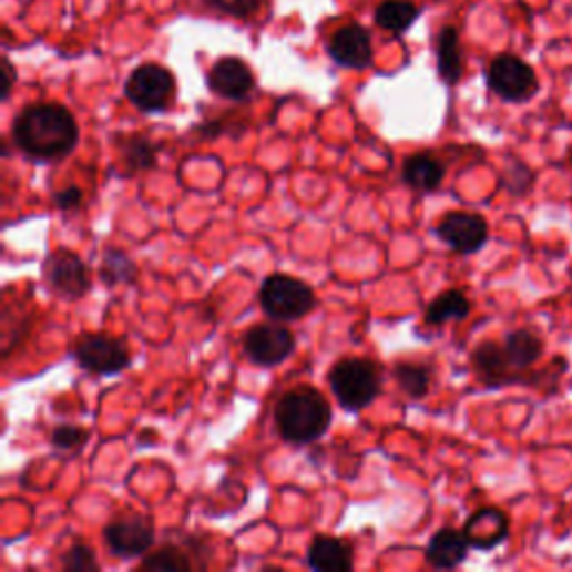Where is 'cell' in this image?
Masks as SVG:
<instances>
[{"label":"cell","mask_w":572,"mask_h":572,"mask_svg":"<svg viewBox=\"0 0 572 572\" xmlns=\"http://www.w3.org/2000/svg\"><path fill=\"white\" fill-rule=\"evenodd\" d=\"M105 543L116 556H139L146 554L155 543V528L149 517L130 514L112 521L105 532Z\"/></svg>","instance_id":"9"},{"label":"cell","mask_w":572,"mask_h":572,"mask_svg":"<svg viewBox=\"0 0 572 572\" xmlns=\"http://www.w3.org/2000/svg\"><path fill=\"white\" fill-rule=\"evenodd\" d=\"M472 362L481 380H486L490 387H501L514 380L512 376L517 374V369L510 365L503 345H497V343L479 345L472 354Z\"/></svg>","instance_id":"16"},{"label":"cell","mask_w":572,"mask_h":572,"mask_svg":"<svg viewBox=\"0 0 572 572\" xmlns=\"http://www.w3.org/2000/svg\"><path fill=\"white\" fill-rule=\"evenodd\" d=\"M17 146L37 162H59L79 143V125L70 110L57 103L25 108L14 121Z\"/></svg>","instance_id":"1"},{"label":"cell","mask_w":572,"mask_h":572,"mask_svg":"<svg viewBox=\"0 0 572 572\" xmlns=\"http://www.w3.org/2000/svg\"><path fill=\"white\" fill-rule=\"evenodd\" d=\"M63 568L70 572H90V570H99V563L92 548L79 543L70 548L68 554L63 556Z\"/></svg>","instance_id":"27"},{"label":"cell","mask_w":572,"mask_h":572,"mask_svg":"<svg viewBox=\"0 0 572 572\" xmlns=\"http://www.w3.org/2000/svg\"><path fill=\"white\" fill-rule=\"evenodd\" d=\"M45 277L61 298L76 300L90 292V275L83 259L72 251H57L45 262Z\"/></svg>","instance_id":"10"},{"label":"cell","mask_w":572,"mask_h":572,"mask_svg":"<svg viewBox=\"0 0 572 572\" xmlns=\"http://www.w3.org/2000/svg\"><path fill=\"white\" fill-rule=\"evenodd\" d=\"M88 441V432L81 427H72V425H61L52 432V446L59 450H72V448H81Z\"/></svg>","instance_id":"29"},{"label":"cell","mask_w":572,"mask_h":572,"mask_svg":"<svg viewBox=\"0 0 572 572\" xmlns=\"http://www.w3.org/2000/svg\"><path fill=\"white\" fill-rule=\"evenodd\" d=\"M259 303L270 320L294 323L314 311L316 294L303 279L292 275H270L262 284Z\"/></svg>","instance_id":"3"},{"label":"cell","mask_w":572,"mask_h":572,"mask_svg":"<svg viewBox=\"0 0 572 572\" xmlns=\"http://www.w3.org/2000/svg\"><path fill=\"white\" fill-rule=\"evenodd\" d=\"M329 54L343 68L362 70L371 63V37L360 25H347L334 34Z\"/></svg>","instance_id":"13"},{"label":"cell","mask_w":572,"mask_h":572,"mask_svg":"<svg viewBox=\"0 0 572 572\" xmlns=\"http://www.w3.org/2000/svg\"><path fill=\"white\" fill-rule=\"evenodd\" d=\"M468 314H470V300L461 292L452 289V292L441 294L432 305H429V309L425 314V323L432 327H439L450 320H463V318H468Z\"/></svg>","instance_id":"20"},{"label":"cell","mask_w":572,"mask_h":572,"mask_svg":"<svg viewBox=\"0 0 572 572\" xmlns=\"http://www.w3.org/2000/svg\"><path fill=\"white\" fill-rule=\"evenodd\" d=\"M505 356L510 360V365L521 371L532 367L541 356H543V343L537 334L528 331V329H517L512 334H508L505 343H503Z\"/></svg>","instance_id":"19"},{"label":"cell","mask_w":572,"mask_h":572,"mask_svg":"<svg viewBox=\"0 0 572 572\" xmlns=\"http://www.w3.org/2000/svg\"><path fill=\"white\" fill-rule=\"evenodd\" d=\"M246 356L262 367L282 365L296 351V338L284 325H257L244 336Z\"/></svg>","instance_id":"8"},{"label":"cell","mask_w":572,"mask_h":572,"mask_svg":"<svg viewBox=\"0 0 572 572\" xmlns=\"http://www.w3.org/2000/svg\"><path fill=\"white\" fill-rule=\"evenodd\" d=\"M175 94L173 74L155 63L136 68L125 81V96L143 112H162L171 105Z\"/></svg>","instance_id":"5"},{"label":"cell","mask_w":572,"mask_h":572,"mask_svg":"<svg viewBox=\"0 0 572 572\" xmlns=\"http://www.w3.org/2000/svg\"><path fill=\"white\" fill-rule=\"evenodd\" d=\"M329 385L347 411H360L380 394V369L371 360L347 358L331 369Z\"/></svg>","instance_id":"4"},{"label":"cell","mask_w":572,"mask_h":572,"mask_svg":"<svg viewBox=\"0 0 572 572\" xmlns=\"http://www.w3.org/2000/svg\"><path fill=\"white\" fill-rule=\"evenodd\" d=\"M394 376L400 385V389L411 396V398H422L429 389V371L427 367L420 365H411V362H402L394 369Z\"/></svg>","instance_id":"26"},{"label":"cell","mask_w":572,"mask_h":572,"mask_svg":"<svg viewBox=\"0 0 572 572\" xmlns=\"http://www.w3.org/2000/svg\"><path fill=\"white\" fill-rule=\"evenodd\" d=\"M307 561L314 570H331V572H345L354 568V554L351 548L334 537H316L309 545Z\"/></svg>","instance_id":"17"},{"label":"cell","mask_w":572,"mask_h":572,"mask_svg":"<svg viewBox=\"0 0 572 572\" xmlns=\"http://www.w3.org/2000/svg\"><path fill=\"white\" fill-rule=\"evenodd\" d=\"M470 548L472 545H470L466 532H459L454 528H443L432 537V541H429V545L425 550V559L429 565H435L439 570H448V568L461 565L466 561Z\"/></svg>","instance_id":"15"},{"label":"cell","mask_w":572,"mask_h":572,"mask_svg":"<svg viewBox=\"0 0 572 572\" xmlns=\"http://www.w3.org/2000/svg\"><path fill=\"white\" fill-rule=\"evenodd\" d=\"M101 277L108 286L114 284H127L134 282L136 277V266L132 264V259L121 253V251H108L105 259H103V268H101Z\"/></svg>","instance_id":"25"},{"label":"cell","mask_w":572,"mask_h":572,"mask_svg":"<svg viewBox=\"0 0 572 572\" xmlns=\"http://www.w3.org/2000/svg\"><path fill=\"white\" fill-rule=\"evenodd\" d=\"M416 19H418V8L409 3V0H385V3L376 10L378 28L396 34L407 32Z\"/></svg>","instance_id":"22"},{"label":"cell","mask_w":572,"mask_h":572,"mask_svg":"<svg viewBox=\"0 0 572 572\" xmlns=\"http://www.w3.org/2000/svg\"><path fill=\"white\" fill-rule=\"evenodd\" d=\"M275 425L286 443H314L331 425L329 400L316 387H296L279 398Z\"/></svg>","instance_id":"2"},{"label":"cell","mask_w":572,"mask_h":572,"mask_svg":"<svg viewBox=\"0 0 572 572\" xmlns=\"http://www.w3.org/2000/svg\"><path fill=\"white\" fill-rule=\"evenodd\" d=\"M141 568L151 570V572H186V570L193 568V563L188 561V556L180 548L166 545V548H160L157 552H153L151 556L143 559Z\"/></svg>","instance_id":"24"},{"label":"cell","mask_w":572,"mask_h":572,"mask_svg":"<svg viewBox=\"0 0 572 572\" xmlns=\"http://www.w3.org/2000/svg\"><path fill=\"white\" fill-rule=\"evenodd\" d=\"M54 202H57V206L61 211H72V208H76L83 202V193L76 186H68L65 191H59L54 195Z\"/></svg>","instance_id":"30"},{"label":"cell","mask_w":572,"mask_h":572,"mask_svg":"<svg viewBox=\"0 0 572 572\" xmlns=\"http://www.w3.org/2000/svg\"><path fill=\"white\" fill-rule=\"evenodd\" d=\"M155 157H157V149L149 139L143 136H130L123 146V164L127 166L130 173H139V171H149L155 166Z\"/></svg>","instance_id":"23"},{"label":"cell","mask_w":572,"mask_h":572,"mask_svg":"<svg viewBox=\"0 0 572 572\" xmlns=\"http://www.w3.org/2000/svg\"><path fill=\"white\" fill-rule=\"evenodd\" d=\"M72 354L85 371L101 376L119 374L130 365L127 345L119 338H110L103 334L83 336L81 340H76Z\"/></svg>","instance_id":"7"},{"label":"cell","mask_w":572,"mask_h":572,"mask_svg":"<svg viewBox=\"0 0 572 572\" xmlns=\"http://www.w3.org/2000/svg\"><path fill=\"white\" fill-rule=\"evenodd\" d=\"M488 85L497 96L510 103H523L532 99L539 90L534 70L512 54H501L490 63Z\"/></svg>","instance_id":"6"},{"label":"cell","mask_w":572,"mask_h":572,"mask_svg":"<svg viewBox=\"0 0 572 572\" xmlns=\"http://www.w3.org/2000/svg\"><path fill=\"white\" fill-rule=\"evenodd\" d=\"M439 74L446 83L454 85L461 74H463V59H461V48H459V34L454 28H446L439 37Z\"/></svg>","instance_id":"21"},{"label":"cell","mask_w":572,"mask_h":572,"mask_svg":"<svg viewBox=\"0 0 572 572\" xmlns=\"http://www.w3.org/2000/svg\"><path fill=\"white\" fill-rule=\"evenodd\" d=\"M204 3L217 12H224L235 19H246L262 6V0H204Z\"/></svg>","instance_id":"28"},{"label":"cell","mask_w":572,"mask_h":572,"mask_svg":"<svg viewBox=\"0 0 572 572\" xmlns=\"http://www.w3.org/2000/svg\"><path fill=\"white\" fill-rule=\"evenodd\" d=\"M255 85L253 72L242 59H219L208 72V88L224 99H246Z\"/></svg>","instance_id":"12"},{"label":"cell","mask_w":572,"mask_h":572,"mask_svg":"<svg viewBox=\"0 0 572 572\" xmlns=\"http://www.w3.org/2000/svg\"><path fill=\"white\" fill-rule=\"evenodd\" d=\"M14 81H17L14 68H12V63L6 59V61H3V99L10 96V92H12V88H14Z\"/></svg>","instance_id":"31"},{"label":"cell","mask_w":572,"mask_h":572,"mask_svg":"<svg viewBox=\"0 0 572 572\" xmlns=\"http://www.w3.org/2000/svg\"><path fill=\"white\" fill-rule=\"evenodd\" d=\"M439 237L457 253H477L488 242V222L477 213H450L437 228Z\"/></svg>","instance_id":"11"},{"label":"cell","mask_w":572,"mask_h":572,"mask_svg":"<svg viewBox=\"0 0 572 572\" xmlns=\"http://www.w3.org/2000/svg\"><path fill=\"white\" fill-rule=\"evenodd\" d=\"M510 521L497 508H483L474 512L466 523V537L477 550H492L508 539Z\"/></svg>","instance_id":"14"},{"label":"cell","mask_w":572,"mask_h":572,"mask_svg":"<svg viewBox=\"0 0 572 572\" xmlns=\"http://www.w3.org/2000/svg\"><path fill=\"white\" fill-rule=\"evenodd\" d=\"M443 175H446L443 164L429 153L411 155L402 166L405 184L411 186L413 191H420V193L437 191L443 182Z\"/></svg>","instance_id":"18"},{"label":"cell","mask_w":572,"mask_h":572,"mask_svg":"<svg viewBox=\"0 0 572 572\" xmlns=\"http://www.w3.org/2000/svg\"><path fill=\"white\" fill-rule=\"evenodd\" d=\"M570 162H572V157H570Z\"/></svg>","instance_id":"32"}]
</instances>
